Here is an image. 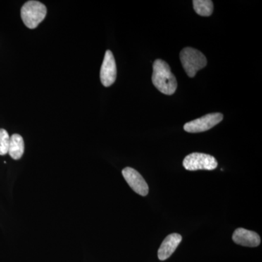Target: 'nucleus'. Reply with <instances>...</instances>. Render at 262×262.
<instances>
[{
  "mask_svg": "<svg viewBox=\"0 0 262 262\" xmlns=\"http://www.w3.org/2000/svg\"><path fill=\"white\" fill-rule=\"evenodd\" d=\"M153 84L162 94L171 96L177 89V81L166 62L157 59L153 63Z\"/></svg>",
  "mask_w": 262,
  "mask_h": 262,
  "instance_id": "1",
  "label": "nucleus"
},
{
  "mask_svg": "<svg viewBox=\"0 0 262 262\" xmlns=\"http://www.w3.org/2000/svg\"><path fill=\"white\" fill-rule=\"evenodd\" d=\"M180 60L189 77H194L196 72L206 67L208 63L204 54L192 48H184L180 53Z\"/></svg>",
  "mask_w": 262,
  "mask_h": 262,
  "instance_id": "2",
  "label": "nucleus"
},
{
  "mask_svg": "<svg viewBox=\"0 0 262 262\" xmlns=\"http://www.w3.org/2000/svg\"><path fill=\"white\" fill-rule=\"evenodd\" d=\"M47 14L46 5L38 1H29L26 3L20 10L23 22L29 29L37 28L44 20Z\"/></svg>",
  "mask_w": 262,
  "mask_h": 262,
  "instance_id": "3",
  "label": "nucleus"
},
{
  "mask_svg": "<svg viewBox=\"0 0 262 262\" xmlns=\"http://www.w3.org/2000/svg\"><path fill=\"white\" fill-rule=\"evenodd\" d=\"M183 165L187 170H212L217 168L218 163L211 155L194 152L184 158Z\"/></svg>",
  "mask_w": 262,
  "mask_h": 262,
  "instance_id": "4",
  "label": "nucleus"
},
{
  "mask_svg": "<svg viewBox=\"0 0 262 262\" xmlns=\"http://www.w3.org/2000/svg\"><path fill=\"white\" fill-rule=\"evenodd\" d=\"M221 113H211L201 118L196 119L184 125V130L188 133H201L211 129L223 120Z\"/></svg>",
  "mask_w": 262,
  "mask_h": 262,
  "instance_id": "5",
  "label": "nucleus"
},
{
  "mask_svg": "<svg viewBox=\"0 0 262 262\" xmlns=\"http://www.w3.org/2000/svg\"><path fill=\"white\" fill-rule=\"evenodd\" d=\"M122 176L131 189L141 196H146L149 193V186L137 170L127 167L122 171Z\"/></svg>",
  "mask_w": 262,
  "mask_h": 262,
  "instance_id": "6",
  "label": "nucleus"
},
{
  "mask_svg": "<svg viewBox=\"0 0 262 262\" xmlns=\"http://www.w3.org/2000/svg\"><path fill=\"white\" fill-rule=\"evenodd\" d=\"M100 78L105 87H110L114 84L117 78V66L113 53L106 51L102 65H101Z\"/></svg>",
  "mask_w": 262,
  "mask_h": 262,
  "instance_id": "7",
  "label": "nucleus"
},
{
  "mask_svg": "<svg viewBox=\"0 0 262 262\" xmlns=\"http://www.w3.org/2000/svg\"><path fill=\"white\" fill-rule=\"evenodd\" d=\"M232 239L236 244L246 247H257L261 244V238L256 232L244 228L236 229Z\"/></svg>",
  "mask_w": 262,
  "mask_h": 262,
  "instance_id": "8",
  "label": "nucleus"
},
{
  "mask_svg": "<svg viewBox=\"0 0 262 262\" xmlns=\"http://www.w3.org/2000/svg\"><path fill=\"white\" fill-rule=\"evenodd\" d=\"M182 237L178 233L169 234L164 239L158 250V258L160 261L168 259L182 242Z\"/></svg>",
  "mask_w": 262,
  "mask_h": 262,
  "instance_id": "9",
  "label": "nucleus"
},
{
  "mask_svg": "<svg viewBox=\"0 0 262 262\" xmlns=\"http://www.w3.org/2000/svg\"><path fill=\"white\" fill-rule=\"evenodd\" d=\"M24 152V141L23 138L19 134H13L10 137L8 154L13 160H19L23 156Z\"/></svg>",
  "mask_w": 262,
  "mask_h": 262,
  "instance_id": "10",
  "label": "nucleus"
},
{
  "mask_svg": "<svg viewBox=\"0 0 262 262\" xmlns=\"http://www.w3.org/2000/svg\"><path fill=\"white\" fill-rule=\"evenodd\" d=\"M194 11L201 16H210L213 13V4L211 0H194Z\"/></svg>",
  "mask_w": 262,
  "mask_h": 262,
  "instance_id": "11",
  "label": "nucleus"
},
{
  "mask_svg": "<svg viewBox=\"0 0 262 262\" xmlns=\"http://www.w3.org/2000/svg\"><path fill=\"white\" fill-rule=\"evenodd\" d=\"M10 137L5 129H0V155L8 154Z\"/></svg>",
  "mask_w": 262,
  "mask_h": 262,
  "instance_id": "12",
  "label": "nucleus"
}]
</instances>
